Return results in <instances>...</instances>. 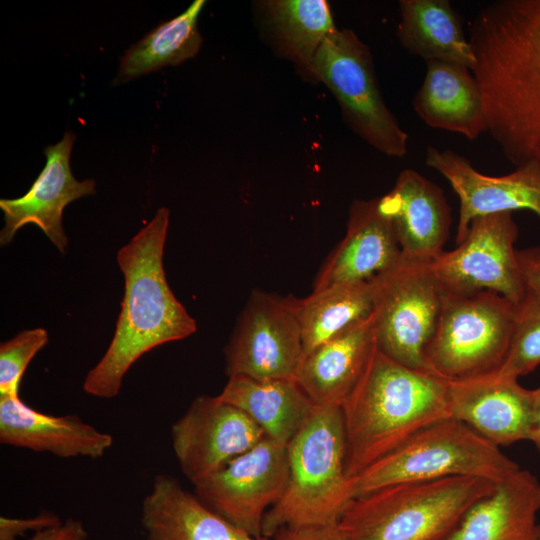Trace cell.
<instances>
[{"instance_id":"6da1fadb","label":"cell","mask_w":540,"mask_h":540,"mask_svg":"<svg viewBox=\"0 0 540 540\" xmlns=\"http://www.w3.org/2000/svg\"><path fill=\"white\" fill-rule=\"evenodd\" d=\"M487 133L516 167L540 165V0H496L468 26Z\"/></svg>"},{"instance_id":"7a4b0ae2","label":"cell","mask_w":540,"mask_h":540,"mask_svg":"<svg viewBox=\"0 0 540 540\" xmlns=\"http://www.w3.org/2000/svg\"><path fill=\"white\" fill-rule=\"evenodd\" d=\"M169 215L167 208H159L117 252L124 295L113 338L84 379L83 389L91 396H117L127 371L142 355L197 330L196 321L170 289L163 267Z\"/></svg>"},{"instance_id":"3957f363","label":"cell","mask_w":540,"mask_h":540,"mask_svg":"<svg viewBox=\"0 0 540 540\" xmlns=\"http://www.w3.org/2000/svg\"><path fill=\"white\" fill-rule=\"evenodd\" d=\"M341 410L351 478L418 431L451 417L447 381L393 360L377 345Z\"/></svg>"},{"instance_id":"277c9868","label":"cell","mask_w":540,"mask_h":540,"mask_svg":"<svg viewBox=\"0 0 540 540\" xmlns=\"http://www.w3.org/2000/svg\"><path fill=\"white\" fill-rule=\"evenodd\" d=\"M288 480L277 503L266 513L262 535L271 538L287 526L339 522L356 497V484L345 471L346 442L340 406H316L287 444Z\"/></svg>"},{"instance_id":"5b68a950","label":"cell","mask_w":540,"mask_h":540,"mask_svg":"<svg viewBox=\"0 0 540 540\" xmlns=\"http://www.w3.org/2000/svg\"><path fill=\"white\" fill-rule=\"evenodd\" d=\"M495 484L449 477L384 486L355 497L339 524L348 540H444Z\"/></svg>"},{"instance_id":"8992f818","label":"cell","mask_w":540,"mask_h":540,"mask_svg":"<svg viewBox=\"0 0 540 540\" xmlns=\"http://www.w3.org/2000/svg\"><path fill=\"white\" fill-rule=\"evenodd\" d=\"M519 468L497 445L450 417L418 431L354 477L356 497L392 484L449 477L497 483Z\"/></svg>"},{"instance_id":"52a82bcc","label":"cell","mask_w":540,"mask_h":540,"mask_svg":"<svg viewBox=\"0 0 540 540\" xmlns=\"http://www.w3.org/2000/svg\"><path fill=\"white\" fill-rule=\"evenodd\" d=\"M514 312L515 304L491 291L460 295L443 290L426 350L428 371L445 381L497 372L508 350Z\"/></svg>"},{"instance_id":"ba28073f","label":"cell","mask_w":540,"mask_h":540,"mask_svg":"<svg viewBox=\"0 0 540 540\" xmlns=\"http://www.w3.org/2000/svg\"><path fill=\"white\" fill-rule=\"evenodd\" d=\"M313 76L336 98L348 126L389 157H404L409 136L386 105L367 44L351 29H336L320 46Z\"/></svg>"},{"instance_id":"9c48e42d","label":"cell","mask_w":540,"mask_h":540,"mask_svg":"<svg viewBox=\"0 0 540 540\" xmlns=\"http://www.w3.org/2000/svg\"><path fill=\"white\" fill-rule=\"evenodd\" d=\"M371 284L377 347L405 366L430 373L426 350L438 324L443 292L431 263L401 258Z\"/></svg>"},{"instance_id":"30bf717a","label":"cell","mask_w":540,"mask_h":540,"mask_svg":"<svg viewBox=\"0 0 540 540\" xmlns=\"http://www.w3.org/2000/svg\"><path fill=\"white\" fill-rule=\"evenodd\" d=\"M518 233L512 212L473 219L464 240L431 263L441 288L460 295L491 291L519 303L526 286L514 247Z\"/></svg>"},{"instance_id":"8fae6325","label":"cell","mask_w":540,"mask_h":540,"mask_svg":"<svg viewBox=\"0 0 540 540\" xmlns=\"http://www.w3.org/2000/svg\"><path fill=\"white\" fill-rule=\"evenodd\" d=\"M287 480V444L265 436L196 482L195 495L225 519L260 537L264 517L283 495Z\"/></svg>"},{"instance_id":"7c38bea8","label":"cell","mask_w":540,"mask_h":540,"mask_svg":"<svg viewBox=\"0 0 540 540\" xmlns=\"http://www.w3.org/2000/svg\"><path fill=\"white\" fill-rule=\"evenodd\" d=\"M225 354L229 377L295 379L305 353L288 298L254 291L239 316Z\"/></svg>"},{"instance_id":"4fadbf2b","label":"cell","mask_w":540,"mask_h":540,"mask_svg":"<svg viewBox=\"0 0 540 540\" xmlns=\"http://www.w3.org/2000/svg\"><path fill=\"white\" fill-rule=\"evenodd\" d=\"M242 410L218 396H199L172 425L175 456L193 483L244 453L265 437Z\"/></svg>"},{"instance_id":"5bb4252c","label":"cell","mask_w":540,"mask_h":540,"mask_svg":"<svg viewBox=\"0 0 540 540\" xmlns=\"http://www.w3.org/2000/svg\"><path fill=\"white\" fill-rule=\"evenodd\" d=\"M426 165L443 175L460 201L456 244L466 237L473 219L496 213L529 210L540 219V165L517 166L503 176L477 171L459 153L428 146Z\"/></svg>"},{"instance_id":"9a60e30c","label":"cell","mask_w":540,"mask_h":540,"mask_svg":"<svg viewBox=\"0 0 540 540\" xmlns=\"http://www.w3.org/2000/svg\"><path fill=\"white\" fill-rule=\"evenodd\" d=\"M75 140L65 132L56 144L44 149L46 164L29 190L21 197L1 199L5 224L0 232V245H8L16 232L26 224L37 225L61 252L65 253L68 238L62 225L64 208L74 200L95 194V181H78L70 168V155Z\"/></svg>"},{"instance_id":"2e32d148","label":"cell","mask_w":540,"mask_h":540,"mask_svg":"<svg viewBox=\"0 0 540 540\" xmlns=\"http://www.w3.org/2000/svg\"><path fill=\"white\" fill-rule=\"evenodd\" d=\"M451 417L499 446L528 440L532 390L497 372L447 381Z\"/></svg>"},{"instance_id":"e0dca14e","label":"cell","mask_w":540,"mask_h":540,"mask_svg":"<svg viewBox=\"0 0 540 540\" xmlns=\"http://www.w3.org/2000/svg\"><path fill=\"white\" fill-rule=\"evenodd\" d=\"M403 259L432 263L449 238L451 210L440 187L413 169L400 172L393 188L378 197Z\"/></svg>"},{"instance_id":"ac0fdd59","label":"cell","mask_w":540,"mask_h":540,"mask_svg":"<svg viewBox=\"0 0 540 540\" xmlns=\"http://www.w3.org/2000/svg\"><path fill=\"white\" fill-rule=\"evenodd\" d=\"M401 258L393 227L381 211L379 199L356 200L349 209L346 234L321 267L313 291L371 282Z\"/></svg>"},{"instance_id":"d6986e66","label":"cell","mask_w":540,"mask_h":540,"mask_svg":"<svg viewBox=\"0 0 540 540\" xmlns=\"http://www.w3.org/2000/svg\"><path fill=\"white\" fill-rule=\"evenodd\" d=\"M0 442L61 458L96 459L112 446L113 437L77 415H49L32 409L20 396H0Z\"/></svg>"},{"instance_id":"ffe728a7","label":"cell","mask_w":540,"mask_h":540,"mask_svg":"<svg viewBox=\"0 0 540 540\" xmlns=\"http://www.w3.org/2000/svg\"><path fill=\"white\" fill-rule=\"evenodd\" d=\"M540 481L519 468L477 500L444 540H539Z\"/></svg>"},{"instance_id":"44dd1931","label":"cell","mask_w":540,"mask_h":540,"mask_svg":"<svg viewBox=\"0 0 540 540\" xmlns=\"http://www.w3.org/2000/svg\"><path fill=\"white\" fill-rule=\"evenodd\" d=\"M140 520L146 540H271L236 526L166 474L155 476Z\"/></svg>"},{"instance_id":"7402d4cb","label":"cell","mask_w":540,"mask_h":540,"mask_svg":"<svg viewBox=\"0 0 540 540\" xmlns=\"http://www.w3.org/2000/svg\"><path fill=\"white\" fill-rule=\"evenodd\" d=\"M417 116L429 127L475 140L487 132L482 96L471 70L463 65L431 60L413 98Z\"/></svg>"},{"instance_id":"603a6c76","label":"cell","mask_w":540,"mask_h":540,"mask_svg":"<svg viewBox=\"0 0 540 540\" xmlns=\"http://www.w3.org/2000/svg\"><path fill=\"white\" fill-rule=\"evenodd\" d=\"M376 346L372 316L306 354L295 380L316 406H340Z\"/></svg>"},{"instance_id":"cb8c5ba5","label":"cell","mask_w":540,"mask_h":540,"mask_svg":"<svg viewBox=\"0 0 540 540\" xmlns=\"http://www.w3.org/2000/svg\"><path fill=\"white\" fill-rule=\"evenodd\" d=\"M217 396L242 410L267 437L284 444H288L316 408L295 379L260 381L230 376Z\"/></svg>"},{"instance_id":"d4e9b609","label":"cell","mask_w":540,"mask_h":540,"mask_svg":"<svg viewBox=\"0 0 540 540\" xmlns=\"http://www.w3.org/2000/svg\"><path fill=\"white\" fill-rule=\"evenodd\" d=\"M397 37L401 46L425 62L457 63L470 70L475 65L460 19L447 0H400Z\"/></svg>"},{"instance_id":"484cf974","label":"cell","mask_w":540,"mask_h":540,"mask_svg":"<svg viewBox=\"0 0 540 540\" xmlns=\"http://www.w3.org/2000/svg\"><path fill=\"white\" fill-rule=\"evenodd\" d=\"M263 24L277 48L310 79L322 43L337 27L325 0H266L259 2Z\"/></svg>"},{"instance_id":"4316f807","label":"cell","mask_w":540,"mask_h":540,"mask_svg":"<svg viewBox=\"0 0 540 540\" xmlns=\"http://www.w3.org/2000/svg\"><path fill=\"white\" fill-rule=\"evenodd\" d=\"M288 301L299 323L305 355L373 312L371 282L331 286L301 299L290 296Z\"/></svg>"},{"instance_id":"83f0119b","label":"cell","mask_w":540,"mask_h":540,"mask_svg":"<svg viewBox=\"0 0 540 540\" xmlns=\"http://www.w3.org/2000/svg\"><path fill=\"white\" fill-rule=\"evenodd\" d=\"M195 0L178 16L160 23L131 46L120 61L116 84H121L194 57L202 44L198 18L205 5Z\"/></svg>"},{"instance_id":"f1b7e54d","label":"cell","mask_w":540,"mask_h":540,"mask_svg":"<svg viewBox=\"0 0 540 540\" xmlns=\"http://www.w3.org/2000/svg\"><path fill=\"white\" fill-rule=\"evenodd\" d=\"M540 365V294L526 288L515 304L513 327L500 376L519 379Z\"/></svg>"},{"instance_id":"f546056e","label":"cell","mask_w":540,"mask_h":540,"mask_svg":"<svg viewBox=\"0 0 540 540\" xmlns=\"http://www.w3.org/2000/svg\"><path fill=\"white\" fill-rule=\"evenodd\" d=\"M44 328L21 331L0 345V396H19L22 376L31 360L48 343Z\"/></svg>"},{"instance_id":"4dcf8cb0","label":"cell","mask_w":540,"mask_h":540,"mask_svg":"<svg viewBox=\"0 0 540 540\" xmlns=\"http://www.w3.org/2000/svg\"><path fill=\"white\" fill-rule=\"evenodd\" d=\"M56 514L42 512L32 518L0 517V540H17L27 532H39L62 523Z\"/></svg>"},{"instance_id":"1f68e13d","label":"cell","mask_w":540,"mask_h":540,"mask_svg":"<svg viewBox=\"0 0 540 540\" xmlns=\"http://www.w3.org/2000/svg\"><path fill=\"white\" fill-rule=\"evenodd\" d=\"M271 540H348V538L339 522H333L283 527L271 537Z\"/></svg>"},{"instance_id":"d6a6232c","label":"cell","mask_w":540,"mask_h":540,"mask_svg":"<svg viewBox=\"0 0 540 540\" xmlns=\"http://www.w3.org/2000/svg\"><path fill=\"white\" fill-rule=\"evenodd\" d=\"M88 532L80 520L67 518L61 524L34 533L27 540H87Z\"/></svg>"},{"instance_id":"836d02e7","label":"cell","mask_w":540,"mask_h":540,"mask_svg":"<svg viewBox=\"0 0 540 540\" xmlns=\"http://www.w3.org/2000/svg\"><path fill=\"white\" fill-rule=\"evenodd\" d=\"M517 258L526 288L540 294V246L517 250Z\"/></svg>"},{"instance_id":"e575fe53","label":"cell","mask_w":540,"mask_h":540,"mask_svg":"<svg viewBox=\"0 0 540 540\" xmlns=\"http://www.w3.org/2000/svg\"><path fill=\"white\" fill-rule=\"evenodd\" d=\"M528 440L531 441L540 452V386L532 389V412Z\"/></svg>"},{"instance_id":"d590c367","label":"cell","mask_w":540,"mask_h":540,"mask_svg":"<svg viewBox=\"0 0 540 540\" xmlns=\"http://www.w3.org/2000/svg\"><path fill=\"white\" fill-rule=\"evenodd\" d=\"M539 540H540V536H539Z\"/></svg>"}]
</instances>
